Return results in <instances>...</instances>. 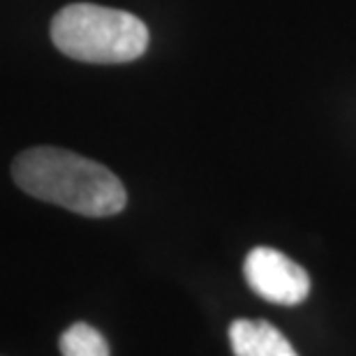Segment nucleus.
Segmentation results:
<instances>
[{
  "instance_id": "3",
  "label": "nucleus",
  "mask_w": 356,
  "mask_h": 356,
  "mask_svg": "<svg viewBox=\"0 0 356 356\" xmlns=\"http://www.w3.org/2000/svg\"><path fill=\"white\" fill-rule=\"evenodd\" d=\"M243 275L250 289L268 303L298 305L310 294V275L303 266L273 248L259 245L248 252Z\"/></svg>"
},
{
  "instance_id": "2",
  "label": "nucleus",
  "mask_w": 356,
  "mask_h": 356,
  "mask_svg": "<svg viewBox=\"0 0 356 356\" xmlns=\"http://www.w3.org/2000/svg\"><path fill=\"white\" fill-rule=\"evenodd\" d=\"M51 40L67 58L95 65L137 60L148 49V28L130 12L72 3L51 21Z\"/></svg>"
},
{
  "instance_id": "1",
  "label": "nucleus",
  "mask_w": 356,
  "mask_h": 356,
  "mask_svg": "<svg viewBox=\"0 0 356 356\" xmlns=\"http://www.w3.org/2000/svg\"><path fill=\"white\" fill-rule=\"evenodd\" d=\"M12 178L26 195L86 218L116 216L127 204V192L111 169L65 148H28L14 160Z\"/></svg>"
},
{
  "instance_id": "5",
  "label": "nucleus",
  "mask_w": 356,
  "mask_h": 356,
  "mask_svg": "<svg viewBox=\"0 0 356 356\" xmlns=\"http://www.w3.org/2000/svg\"><path fill=\"white\" fill-rule=\"evenodd\" d=\"M58 347L63 356H109V343L86 322H76L63 331Z\"/></svg>"
},
{
  "instance_id": "4",
  "label": "nucleus",
  "mask_w": 356,
  "mask_h": 356,
  "mask_svg": "<svg viewBox=\"0 0 356 356\" xmlns=\"http://www.w3.org/2000/svg\"><path fill=\"white\" fill-rule=\"evenodd\" d=\"M234 356H298L294 345L266 319H236L229 326Z\"/></svg>"
}]
</instances>
